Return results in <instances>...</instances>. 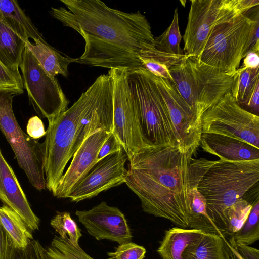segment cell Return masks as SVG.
I'll return each instance as SVG.
<instances>
[{"label":"cell","mask_w":259,"mask_h":259,"mask_svg":"<svg viewBox=\"0 0 259 259\" xmlns=\"http://www.w3.org/2000/svg\"><path fill=\"white\" fill-rule=\"evenodd\" d=\"M23 88L38 115L50 122L65 111L69 101L56 77L51 76L25 47L19 66Z\"/></svg>","instance_id":"obj_9"},{"label":"cell","mask_w":259,"mask_h":259,"mask_svg":"<svg viewBox=\"0 0 259 259\" xmlns=\"http://www.w3.org/2000/svg\"><path fill=\"white\" fill-rule=\"evenodd\" d=\"M34 41V43H32L29 40L26 41V47L45 71L53 77H55L57 75L67 77L69 65L76 62V58L62 54L45 40Z\"/></svg>","instance_id":"obj_21"},{"label":"cell","mask_w":259,"mask_h":259,"mask_svg":"<svg viewBox=\"0 0 259 259\" xmlns=\"http://www.w3.org/2000/svg\"><path fill=\"white\" fill-rule=\"evenodd\" d=\"M151 74L167 107L178 146L184 149H197L202 134L201 122L196 118L173 81Z\"/></svg>","instance_id":"obj_12"},{"label":"cell","mask_w":259,"mask_h":259,"mask_svg":"<svg viewBox=\"0 0 259 259\" xmlns=\"http://www.w3.org/2000/svg\"><path fill=\"white\" fill-rule=\"evenodd\" d=\"M202 133L228 136L259 149V117L241 107L231 92L201 117Z\"/></svg>","instance_id":"obj_10"},{"label":"cell","mask_w":259,"mask_h":259,"mask_svg":"<svg viewBox=\"0 0 259 259\" xmlns=\"http://www.w3.org/2000/svg\"><path fill=\"white\" fill-rule=\"evenodd\" d=\"M258 0H191L183 39L184 54L198 59L210 32L221 21L247 12Z\"/></svg>","instance_id":"obj_7"},{"label":"cell","mask_w":259,"mask_h":259,"mask_svg":"<svg viewBox=\"0 0 259 259\" xmlns=\"http://www.w3.org/2000/svg\"><path fill=\"white\" fill-rule=\"evenodd\" d=\"M199 146L205 152L228 161L259 159V149L244 141L228 136L202 133Z\"/></svg>","instance_id":"obj_18"},{"label":"cell","mask_w":259,"mask_h":259,"mask_svg":"<svg viewBox=\"0 0 259 259\" xmlns=\"http://www.w3.org/2000/svg\"><path fill=\"white\" fill-rule=\"evenodd\" d=\"M259 180V159L228 161L192 158L189 165V182L204 196L208 217L219 235L226 230L225 210Z\"/></svg>","instance_id":"obj_4"},{"label":"cell","mask_w":259,"mask_h":259,"mask_svg":"<svg viewBox=\"0 0 259 259\" xmlns=\"http://www.w3.org/2000/svg\"><path fill=\"white\" fill-rule=\"evenodd\" d=\"M0 21L6 25L25 42L45 40L31 19L14 0H0Z\"/></svg>","instance_id":"obj_20"},{"label":"cell","mask_w":259,"mask_h":259,"mask_svg":"<svg viewBox=\"0 0 259 259\" xmlns=\"http://www.w3.org/2000/svg\"><path fill=\"white\" fill-rule=\"evenodd\" d=\"M46 249L48 259H94L79 246H75L68 238L62 239L55 236Z\"/></svg>","instance_id":"obj_29"},{"label":"cell","mask_w":259,"mask_h":259,"mask_svg":"<svg viewBox=\"0 0 259 259\" xmlns=\"http://www.w3.org/2000/svg\"><path fill=\"white\" fill-rule=\"evenodd\" d=\"M0 222L18 249H25L33 239L31 231L22 218L9 207H0Z\"/></svg>","instance_id":"obj_24"},{"label":"cell","mask_w":259,"mask_h":259,"mask_svg":"<svg viewBox=\"0 0 259 259\" xmlns=\"http://www.w3.org/2000/svg\"><path fill=\"white\" fill-rule=\"evenodd\" d=\"M0 200L16 212L31 231L38 229L39 219L31 209L16 176L1 150Z\"/></svg>","instance_id":"obj_17"},{"label":"cell","mask_w":259,"mask_h":259,"mask_svg":"<svg viewBox=\"0 0 259 259\" xmlns=\"http://www.w3.org/2000/svg\"><path fill=\"white\" fill-rule=\"evenodd\" d=\"M122 149V147L117 138L111 132L99 150L97 157V162L107 156L119 151Z\"/></svg>","instance_id":"obj_37"},{"label":"cell","mask_w":259,"mask_h":259,"mask_svg":"<svg viewBox=\"0 0 259 259\" xmlns=\"http://www.w3.org/2000/svg\"><path fill=\"white\" fill-rule=\"evenodd\" d=\"M258 69L239 68L237 70L231 93L241 107H247L253 91L259 84Z\"/></svg>","instance_id":"obj_26"},{"label":"cell","mask_w":259,"mask_h":259,"mask_svg":"<svg viewBox=\"0 0 259 259\" xmlns=\"http://www.w3.org/2000/svg\"><path fill=\"white\" fill-rule=\"evenodd\" d=\"M11 93L0 91V130L10 144L19 166L38 190L46 188L44 144L30 138L20 127L15 116Z\"/></svg>","instance_id":"obj_8"},{"label":"cell","mask_w":259,"mask_h":259,"mask_svg":"<svg viewBox=\"0 0 259 259\" xmlns=\"http://www.w3.org/2000/svg\"><path fill=\"white\" fill-rule=\"evenodd\" d=\"M254 18L246 12L218 22L212 28L198 61L221 74L236 73Z\"/></svg>","instance_id":"obj_6"},{"label":"cell","mask_w":259,"mask_h":259,"mask_svg":"<svg viewBox=\"0 0 259 259\" xmlns=\"http://www.w3.org/2000/svg\"><path fill=\"white\" fill-rule=\"evenodd\" d=\"M189 183V229L200 230L206 233L219 235L208 217L204 196L198 190L195 185L190 182Z\"/></svg>","instance_id":"obj_25"},{"label":"cell","mask_w":259,"mask_h":259,"mask_svg":"<svg viewBox=\"0 0 259 259\" xmlns=\"http://www.w3.org/2000/svg\"><path fill=\"white\" fill-rule=\"evenodd\" d=\"M27 249L29 259H48L46 249L38 240H32Z\"/></svg>","instance_id":"obj_40"},{"label":"cell","mask_w":259,"mask_h":259,"mask_svg":"<svg viewBox=\"0 0 259 259\" xmlns=\"http://www.w3.org/2000/svg\"><path fill=\"white\" fill-rule=\"evenodd\" d=\"M240 68L243 69L259 68L258 52H249L244 58L242 65Z\"/></svg>","instance_id":"obj_41"},{"label":"cell","mask_w":259,"mask_h":259,"mask_svg":"<svg viewBox=\"0 0 259 259\" xmlns=\"http://www.w3.org/2000/svg\"><path fill=\"white\" fill-rule=\"evenodd\" d=\"M196 149L148 148L128 158L125 183L143 211L189 229V165Z\"/></svg>","instance_id":"obj_2"},{"label":"cell","mask_w":259,"mask_h":259,"mask_svg":"<svg viewBox=\"0 0 259 259\" xmlns=\"http://www.w3.org/2000/svg\"><path fill=\"white\" fill-rule=\"evenodd\" d=\"M65 7H52L53 17L79 33L85 41L76 63L104 68H141L138 54L154 45L151 27L139 11L127 13L100 0H61Z\"/></svg>","instance_id":"obj_1"},{"label":"cell","mask_w":259,"mask_h":259,"mask_svg":"<svg viewBox=\"0 0 259 259\" xmlns=\"http://www.w3.org/2000/svg\"><path fill=\"white\" fill-rule=\"evenodd\" d=\"M113 84V115L111 132L128 158L149 148L141 129L138 114L126 79V68L109 69Z\"/></svg>","instance_id":"obj_11"},{"label":"cell","mask_w":259,"mask_h":259,"mask_svg":"<svg viewBox=\"0 0 259 259\" xmlns=\"http://www.w3.org/2000/svg\"><path fill=\"white\" fill-rule=\"evenodd\" d=\"M23 89L19 70H10L0 62V91L19 95L23 93Z\"/></svg>","instance_id":"obj_34"},{"label":"cell","mask_w":259,"mask_h":259,"mask_svg":"<svg viewBox=\"0 0 259 259\" xmlns=\"http://www.w3.org/2000/svg\"><path fill=\"white\" fill-rule=\"evenodd\" d=\"M258 13L255 17L248 40L245 46L243 58L251 51L259 52Z\"/></svg>","instance_id":"obj_38"},{"label":"cell","mask_w":259,"mask_h":259,"mask_svg":"<svg viewBox=\"0 0 259 259\" xmlns=\"http://www.w3.org/2000/svg\"><path fill=\"white\" fill-rule=\"evenodd\" d=\"M235 242L249 245L259 239V200L252 204L251 211L241 228L232 236Z\"/></svg>","instance_id":"obj_31"},{"label":"cell","mask_w":259,"mask_h":259,"mask_svg":"<svg viewBox=\"0 0 259 259\" xmlns=\"http://www.w3.org/2000/svg\"><path fill=\"white\" fill-rule=\"evenodd\" d=\"M13 259H29L27 248L25 249H17Z\"/></svg>","instance_id":"obj_43"},{"label":"cell","mask_w":259,"mask_h":259,"mask_svg":"<svg viewBox=\"0 0 259 259\" xmlns=\"http://www.w3.org/2000/svg\"><path fill=\"white\" fill-rule=\"evenodd\" d=\"M126 79L148 147L178 146L167 107L151 73L142 68L126 69Z\"/></svg>","instance_id":"obj_5"},{"label":"cell","mask_w":259,"mask_h":259,"mask_svg":"<svg viewBox=\"0 0 259 259\" xmlns=\"http://www.w3.org/2000/svg\"><path fill=\"white\" fill-rule=\"evenodd\" d=\"M205 233L197 229L171 228L165 232L157 252L162 259H191Z\"/></svg>","instance_id":"obj_19"},{"label":"cell","mask_w":259,"mask_h":259,"mask_svg":"<svg viewBox=\"0 0 259 259\" xmlns=\"http://www.w3.org/2000/svg\"><path fill=\"white\" fill-rule=\"evenodd\" d=\"M191 259H225L222 237L205 233L192 253Z\"/></svg>","instance_id":"obj_30"},{"label":"cell","mask_w":259,"mask_h":259,"mask_svg":"<svg viewBox=\"0 0 259 259\" xmlns=\"http://www.w3.org/2000/svg\"><path fill=\"white\" fill-rule=\"evenodd\" d=\"M252 204L246 199L242 198L225 210L226 226L224 237L232 236L241 228L251 211Z\"/></svg>","instance_id":"obj_28"},{"label":"cell","mask_w":259,"mask_h":259,"mask_svg":"<svg viewBox=\"0 0 259 259\" xmlns=\"http://www.w3.org/2000/svg\"><path fill=\"white\" fill-rule=\"evenodd\" d=\"M188 60L193 72L192 88L197 117L201 121L206 110L231 92L237 72L232 75L223 74L200 62L195 57L190 56Z\"/></svg>","instance_id":"obj_15"},{"label":"cell","mask_w":259,"mask_h":259,"mask_svg":"<svg viewBox=\"0 0 259 259\" xmlns=\"http://www.w3.org/2000/svg\"><path fill=\"white\" fill-rule=\"evenodd\" d=\"M26 131L30 138L35 140L43 137L46 133L42 120L37 116L32 117L29 119Z\"/></svg>","instance_id":"obj_39"},{"label":"cell","mask_w":259,"mask_h":259,"mask_svg":"<svg viewBox=\"0 0 259 259\" xmlns=\"http://www.w3.org/2000/svg\"><path fill=\"white\" fill-rule=\"evenodd\" d=\"M25 42L0 21V62L13 71H18Z\"/></svg>","instance_id":"obj_23"},{"label":"cell","mask_w":259,"mask_h":259,"mask_svg":"<svg viewBox=\"0 0 259 259\" xmlns=\"http://www.w3.org/2000/svg\"><path fill=\"white\" fill-rule=\"evenodd\" d=\"M110 132L106 130H98L83 141L61 178L53 194L55 197L65 198L69 191L94 167L97 163L99 150Z\"/></svg>","instance_id":"obj_16"},{"label":"cell","mask_w":259,"mask_h":259,"mask_svg":"<svg viewBox=\"0 0 259 259\" xmlns=\"http://www.w3.org/2000/svg\"><path fill=\"white\" fill-rule=\"evenodd\" d=\"M128 156L123 150L111 154L96 163L90 171L68 193L65 198L78 202L125 183Z\"/></svg>","instance_id":"obj_13"},{"label":"cell","mask_w":259,"mask_h":259,"mask_svg":"<svg viewBox=\"0 0 259 259\" xmlns=\"http://www.w3.org/2000/svg\"><path fill=\"white\" fill-rule=\"evenodd\" d=\"M259 84L257 85L249 100L247 108L251 112L258 115L259 111Z\"/></svg>","instance_id":"obj_42"},{"label":"cell","mask_w":259,"mask_h":259,"mask_svg":"<svg viewBox=\"0 0 259 259\" xmlns=\"http://www.w3.org/2000/svg\"><path fill=\"white\" fill-rule=\"evenodd\" d=\"M50 224L61 238H68L72 244L79 246V240L82 236L81 229L69 212H58L51 220Z\"/></svg>","instance_id":"obj_32"},{"label":"cell","mask_w":259,"mask_h":259,"mask_svg":"<svg viewBox=\"0 0 259 259\" xmlns=\"http://www.w3.org/2000/svg\"><path fill=\"white\" fill-rule=\"evenodd\" d=\"M146 252L144 247L128 242L120 244L114 252H108L107 259H143Z\"/></svg>","instance_id":"obj_35"},{"label":"cell","mask_w":259,"mask_h":259,"mask_svg":"<svg viewBox=\"0 0 259 259\" xmlns=\"http://www.w3.org/2000/svg\"><path fill=\"white\" fill-rule=\"evenodd\" d=\"M138 56L141 68L169 81H173L169 68L190 57L185 54L177 55L164 53L156 49L154 45L145 47Z\"/></svg>","instance_id":"obj_22"},{"label":"cell","mask_w":259,"mask_h":259,"mask_svg":"<svg viewBox=\"0 0 259 259\" xmlns=\"http://www.w3.org/2000/svg\"><path fill=\"white\" fill-rule=\"evenodd\" d=\"M113 94L109 73L98 76L77 100L52 121L44 142L46 188L53 194L73 155V148L87 120Z\"/></svg>","instance_id":"obj_3"},{"label":"cell","mask_w":259,"mask_h":259,"mask_svg":"<svg viewBox=\"0 0 259 259\" xmlns=\"http://www.w3.org/2000/svg\"><path fill=\"white\" fill-rule=\"evenodd\" d=\"M17 250L0 222V259H13Z\"/></svg>","instance_id":"obj_36"},{"label":"cell","mask_w":259,"mask_h":259,"mask_svg":"<svg viewBox=\"0 0 259 259\" xmlns=\"http://www.w3.org/2000/svg\"><path fill=\"white\" fill-rule=\"evenodd\" d=\"M78 221L88 232L99 241L107 239L119 244L131 242L133 235L124 214L105 202L88 210H76Z\"/></svg>","instance_id":"obj_14"},{"label":"cell","mask_w":259,"mask_h":259,"mask_svg":"<svg viewBox=\"0 0 259 259\" xmlns=\"http://www.w3.org/2000/svg\"><path fill=\"white\" fill-rule=\"evenodd\" d=\"M182 38L179 29L178 11L175 9L172 22L159 36L154 37V47L157 50L173 55L184 54L180 47Z\"/></svg>","instance_id":"obj_27"},{"label":"cell","mask_w":259,"mask_h":259,"mask_svg":"<svg viewBox=\"0 0 259 259\" xmlns=\"http://www.w3.org/2000/svg\"><path fill=\"white\" fill-rule=\"evenodd\" d=\"M222 238L225 259H259V250L257 249L236 243L232 236Z\"/></svg>","instance_id":"obj_33"}]
</instances>
